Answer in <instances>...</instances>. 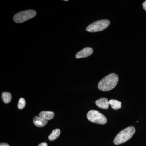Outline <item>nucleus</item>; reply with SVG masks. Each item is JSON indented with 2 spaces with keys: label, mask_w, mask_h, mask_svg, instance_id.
<instances>
[{
  "label": "nucleus",
  "mask_w": 146,
  "mask_h": 146,
  "mask_svg": "<svg viewBox=\"0 0 146 146\" xmlns=\"http://www.w3.org/2000/svg\"><path fill=\"white\" fill-rule=\"evenodd\" d=\"M87 118L91 122L99 124H105L107 121L105 116L97 110L89 111L87 114Z\"/></svg>",
  "instance_id": "obj_4"
},
{
  "label": "nucleus",
  "mask_w": 146,
  "mask_h": 146,
  "mask_svg": "<svg viewBox=\"0 0 146 146\" xmlns=\"http://www.w3.org/2000/svg\"><path fill=\"white\" fill-rule=\"evenodd\" d=\"M143 7L144 10L146 11V1L144 2V3H143Z\"/></svg>",
  "instance_id": "obj_14"
},
{
  "label": "nucleus",
  "mask_w": 146,
  "mask_h": 146,
  "mask_svg": "<svg viewBox=\"0 0 146 146\" xmlns=\"http://www.w3.org/2000/svg\"><path fill=\"white\" fill-rule=\"evenodd\" d=\"M94 52V50L90 47H86L79 52L76 55V58L77 59L88 57Z\"/></svg>",
  "instance_id": "obj_6"
},
{
  "label": "nucleus",
  "mask_w": 146,
  "mask_h": 146,
  "mask_svg": "<svg viewBox=\"0 0 146 146\" xmlns=\"http://www.w3.org/2000/svg\"><path fill=\"white\" fill-rule=\"evenodd\" d=\"M68 1V0H65V1Z\"/></svg>",
  "instance_id": "obj_17"
},
{
  "label": "nucleus",
  "mask_w": 146,
  "mask_h": 146,
  "mask_svg": "<svg viewBox=\"0 0 146 146\" xmlns=\"http://www.w3.org/2000/svg\"><path fill=\"white\" fill-rule=\"evenodd\" d=\"M1 98L3 102L7 104L10 102L12 99L11 94L9 92H5L2 93Z\"/></svg>",
  "instance_id": "obj_12"
},
{
  "label": "nucleus",
  "mask_w": 146,
  "mask_h": 146,
  "mask_svg": "<svg viewBox=\"0 0 146 146\" xmlns=\"http://www.w3.org/2000/svg\"><path fill=\"white\" fill-rule=\"evenodd\" d=\"M39 116L43 119L48 121L53 119L54 117V113L51 111H42L39 113Z\"/></svg>",
  "instance_id": "obj_9"
},
{
  "label": "nucleus",
  "mask_w": 146,
  "mask_h": 146,
  "mask_svg": "<svg viewBox=\"0 0 146 146\" xmlns=\"http://www.w3.org/2000/svg\"><path fill=\"white\" fill-rule=\"evenodd\" d=\"M60 133V130L59 129H56L52 131V132L49 136L48 138L50 141H54L56 139H57Z\"/></svg>",
  "instance_id": "obj_11"
},
{
  "label": "nucleus",
  "mask_w": 146,
  "mask_h": 146,
  "mask_svg": "<svg viewBox=\"0 0 146 146\" xmlns=\"http://www.w3.org/2000/svg\"><path fill=\"white\" fill-rule=\"evenodd\" d=\"M48 121L41 117L35 116L33 119V123L37 127H42L45 126L48 123Z\"/></svg>",
  "instance_id": "obj_8"
},
{
  "label": "nucleus",
  "mask_w": 146,
  "mask_h": 146,
  "mask_svg": "<svg viewBox=\"0 0 146 146\" xmlns=\"http://www.w3.org/2000/svg\"><path fill=\"white\" fill-rule=\"evenodd\" d=\"M0 146H9L8 144L6 143H1L0 144Z\"/></svg>",
  "instance_id": "obj_16"
},
{
  "label": "nucleus",
  "mask_w": 146,
  "mask_h": 146,
  "mask_svg": "<svg viewBox=\"0 0 146 146\" xmlns=\"http://www.w3.org/2000/svg\"><path fill=\"white\" fill-rule=\"evenodd\" d=\"M110 22L107 19H103L95 21L86 28V31L89 32L102 31L109 26Z\"/></svg>",
  "instance_id": "obj_3"
},
{
  "label": "nucleus",
  "mask_w": 146,
  "mask_h": 146,
  "mask_svg": "<svg viewBox=\"0 0 146 146\" xmlns=\"http://www.w3.org/2000/svg\"><path fill=\"white\" fill-rule=\"evenodd\" d=\"M38 146H48V145L46 143H42L39 144Z\"/></svg>",
  "instance_id": "obj_15"
},
{
  "label": "nucleus",
  "mask_w": 146,
  "mask_h": 146,
  "mask_svg": "<svg viewBox=\"0 0 146 146\" xmlns=\"http://www.w3.org/2000/svg\"><path fill=\"white\" fill-rule=\"evenodd\" d=\"M26 101L23 98H21L19 100L18 102V107L20 110L23 109L26 106Z\"/></svg>",
  "instance_id": "obj_13"
},
{
  "label": "nucleus",
  "mask_w": 146,
  "mask_h": 146,
  "mask_svg": "<svg viewBox=\"0 0 146 146\" xmlns=\"http://www.w3.org/2000/svg\"><path fill=\"white\" fill-rule=\"evenodd\" d=\"M135 132L136 129L134 127H127L120 131L117 135L114 140V144L119 145L125 143L132 138Z\"/></svg>",
  "instance_id": "obj_2"
},
{
  "label": "nucleus",
  "mask_w": 146,
  "mask_h": 146,
  "mask_svg": "<svg viewBox=\"0 0 146 146\" xmlns=\"http://www.w3.org/2000/svg\"><path fill=\"white\" fill-rule=\"evenodd\" d=\"M109 104L112 109L115 110H117L121 108V102L116 100H110L109 101Z\"/></svg>",
  "instance_id": "obj_10"
},
{
  "label": "nucleus",
  "mask_w": 146,
  "mask_h": 146,
  "mask_svg": "<svg viewBox=\"0 0 146 146\" xmlns=\"http://www.w3.org/2000/svg\"><path fill=\"white\" fill-rule=\"evenodd\" d=\"M119 76L115 73L106 76L98 84V88L102 91H110L116 87L119 82Z\"/></svg>",
  "instance_id": "obj_1"
},
{
  "label": "nucleus",
  "mask_w": 146,
  "mask_h": 146,
  "mask_svg": "<svg viewBox=\"0 0 146 146\" xmlns=\"http://www.w3.org/2000/svg\"><path fill=\"white\" fill-rule=\"evenodd\" d=\"M36 14L35 11L31 9L21 11L14 15L13 21L18 23H21L33 18Z\"/></svg>",
  "instance_id": "obj_5"
},
{
  "label": "nucleus",
  "mask_w": 146,
  "mask_h": 146,
  "mask_svg": "<svg viewBox=\"0 0 146 146\" xmlns=\"http://www.w3.org/2000/svg\"><path fill=\"white\" fill-rule=\"evenodd\" d=\"M97 106L103 109L107 110L109 107V101L107 98H102L97 100L96 101Z\"/></svg>",
  "instance_id": "obj_7"
}]
</instances>
